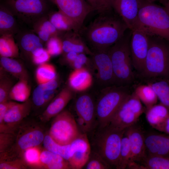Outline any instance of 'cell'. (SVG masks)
<instances>
[{
  "label": "cell",
  "instance_id": "obj_1",
  "mask_svg": "<svg viewBox=\"0 0 169 169\" xmlns=\"http://www.w3.org/2000/svg\"><path fill=\"white\" fill-rule=\"evenodd\" d=\"M107 13L100 14L86 29L85 39L92 51L108 50L128 29L119 16L107 15Z\"/></svg>",
  "mask_w": 169,
  "mask_h": 169
},
{
  "label": "cell",
  "instance_id": "obj_2",
  "mask_svg": "<svg viewBox=\"0 0 169 169\" xmlns=\"http://www.w3.org/2000/svg\"><path fill=\"white\" fill-rule=\"evenodd\" d=\"M125 131L110 125H96L87 134L91 150L99 155L110 168L117 169Z\"/></svg>",
  "mask_w": 169,
  "mask_h": 169
},
{
  "label": "cell",
  "instance_id": "obj_3",
  "mask_svg": "<svg viewBox=\"0 0 169 169\" xmlns=\"http://www.w3.org/2000/svg\"><path fill=\"white\" fill-rule=\"evenodd\" d=\"M138 21V29L169 42V15L164 7L153 2L140 1Z\"/></svg>",
  "mask_w": 169,
  "mask_h": 169
},
{
  "label": "cell",
  "instance_id": "obj_4",
  "mask_svg": "<svg viewBox=\"0 0 169 169\" xmlns=\"http://www.w3.org/2000/svg\"><path fill=\"white\" fill-rule=\"evenodd\" d=\"M131 34V31L126 32L108 50L116 85L129 86L135 79L130 47Z\"/></svg>",
  "mask_w": 169,
  "mask_h": 169
},
{
  "label": "cell",
  "instance_id": "obj_5",
  "mask_svg": "<svg viewBox=\"0 0 169 169\" xmlns=\"http://www.w3.org/2000/svg\"><path fill=\"white\" fill-rule=\"evenodd\" d=\"M147 79L169 78V42L161 38L149 35V47L143 70Z\"/></svg>",
  "mask_w": 169,
  "mask_h": 169
},
{
  "label": "cell",
  "instance_id": "obj_6",
  "mask_svg": "<svg viewBox=\"0 0 169 169\" xmlns=\"http://www.w3.org/2000/svg\"><path fill=\"white\" fill-rule=\"evenodd\" d=\"M129 86L114 85L104 88L96 101V125H109L120 105L131 93Z\"/></svg>",
  "mask_w": 169,
  "mask_h": 169
},
{
  "label": "cell",
  "instance_id": "obj_7",
  "mask_svg": "<svg viewBox=\"0 0 169 169\" xmlns=\"http://www.w3.org/2000/svg\"><path fill=\"white\" fill-rule=\"evenodd\" d=\"M54 118L49 135L59 144H70L81 132L75 118L69 111L64 110Z\"/></svg>",
  "mask_w": 169,
  "mask_h": 169
},
{
  "label": "cell",
  "instance_id": "obj_8",
  "mask_svg": "<svg viewBox=\"0 0 169 169\" xmlns=\"http://www.w3.org/2000/svg\"><path fill=\"white\" fill-rule=\"evenodd\" d=\"M146 109L133 92L122 103L109 125L119 130H125L136 123Z\"/></svg>",
  "mask_w": 169,
  "mask_h": 169
},
{
  "label": "cell",
  "instance_id": "obj_9",
  "mask_svg": "<svg viewBox=\"0 0 169 169\" xmlns=\"http://www.w3.org/2000/svg\"><path fill=\"white\" fill-rule=\"evenodd\" d=\"M4 5L14 15L34 24L44 17L48 9L46 0H5Z\"/></svg>",
  "mask_w": 169,
  "mask_h": 169
},
{
  "label": "cell",
  "instance_id": "obj_10",
  "mask_svg": "<svg viewBox=\"0 0 169 169\" xmlns=\"http://www.w3.org/2000/svg\"><path fill=\"white\" fill-rule=\"evenodd\" d=\"M20 128L13 145L7 151L2 153L4 156L22 159L23 154L26 150L39 146L43 143L45 136L39 127L31 125Z\"/></svg>",
  "mask_w": 169,
  "mask_h": 169
},
{
  "label": "cell",
  "instance_id": "obj_11",
  "mask_svg": "<svg viewBox=\"0 0 169 169\" xmlns=\"http://www.w3.org/2000/svg\"><path fill=\"white\" fill-rule=\"evenodd\" d=\"M73 23L79 33L87 16L93 10L85 0H51Z\"/></svg>",
  "mask_w": 169,
  "mask_h": 169
},
{
  "label": "cell",
  "instance_id": "obj_12",
  "mask_svg": "<svg viewBox=\"0 0 169 169\" xmlns=\"http://www.w3.org/2000/svg\"><path fill=\"white\" fill-rule=\"evenodd\" d=\"M92 52L90 58L94 68L97 71L98 83L103 88L115 85L113 66L108 50Z\"/></svg>",
  "mask_w": 169,
  "mask_h": 169
},
{
  "label": "cell",
  "instance_id": "obj_13",
  "mask_svg": "<svg viewBox=\"0 0 169 169\" xmlns=\"http://www.w3.org/2000/svg\"><path fill=\"white\" fill-rule=\"evenodd\" d=\"M130 47L133 66L141 73L148 50L149 35L141 29L131 31Z\"/></svg>",
  "mask_w": 169,
  "mask_h": 169
},
{
  "label": "cell",
  "instance_id": "obj_14",
  "mask_svg": "<svg viewBox=\"0 0 169 169\" xmlns=\"http://www.w3.org/2000/svg\"><path fill=\"white\" fill-rule=\"evenodd\" d=\"M113 8L126 25L132 31L139 28L138 13L140 0H110Z\"/></svg>",
  "mask_w": 169,
  "mask_h": 169
},
{
  "label": "cell",
  "instance_id": "obj_15",
  "mask_svg": "<svg viewBox=\"0 0 169 169\" xmlns=\"http://www.w3.org/2000/svg\"><path fill=\"white\" fill-rule=\"evenodd\" d=\"M70 145V157L68 161L71 169L82 168L88 161L91 151L87 134L81 132Z\"/></svg>",
  "mask_w": 169,
  "mask_h": 169
},
{
  "label": "cell",
  "instance_id": "obj_16",
  "mask_svg": "<svg viewBox=\"0 0 169 169\" xmlns=\"http://www.w3.org/2000/svg\"><path fill=\"white\" fill-rule=\"evenodd\" d=\"M124 135L128 138L131 147V158L129 163L140 162L147 154L145 134L136 123L126 128Z\"/></svg>",
  "mask_w": 169,
  "mask_h": 169
},
{
  "label": "cell",
  "instance_id": "obj_17",
  "mask_svg": "<svg viewBox=\"0 0 169 169\" xmlns=\"http://www.w3.org/2000/svg\"><path fill=\"white\" fill-rule=\"evenodd\" d=\"M95 105L96 101L87 94L80 95L75 101V111L77 115L85 121L88 129V134L96 125Z\"/></svg>",
  "mask_w": 169,
  "mask_h": 169
},
{
  "label": "cell",
  "instance_id": "obj_18",
  "mask_svg": "<svg viewBox=\"0 0 169 169\" xmlns=\"http://www.w3.org/2000/svg\"><path fill=\"white\" fill-rule=\"evenodd\" d=\"M31 108L30 101L15 103L6 112L4 118L3 133L14 134V131L22 121L30 112Z\"/></svg>",
  "mask_w": 169,
  "mask_h": 169
},
{
  "label": "cell",
  "instance_id": "obj_19",
  "mask_svg": "<svg viewBox=\"0 0 169 169\" xmlns=\"http://www.w3.org/2000/svg\"><path fill=\"white\" fill-rule=\"evenodd\" d=\"M74 92L68 86L63 88L50 102L40 116V120L48 121L63 110L73 98Z\"/></svg>",
  "mask_w": 169,
  "mask_h": 169
},
{
  "label": "cell",
  "instance_id": "obj_20",
  "mask_svg": "<svg viewBox=\"0 0 169 169\" xmlns=\"http://www.w3.org/2000/svg\"><path fill=\"white\" fill-rule=\"evenodd\" d=\"M145 136L147 154L169 158V134L150 132Z\"/></svg>",
  "mask_w": 169,
  "mask_h": 169
},
{
  "label": "cell",
  "instance_id": "obj_21",
  "mask_svg": "<svg viewBox=\"0 0 169 169\" xmlns=\"http://www.w3.org/2000/svg\"><path fill=\"white\" fill-rule=\"evenodd\" d=\"M60 37L62 41L63 52H73L91 55L93 52L87 45L79 33L73 31L66 32Z\"/></svg>",
  "mask_w": 169,
  "mask_h": 169
},
{
  "label": "cell",
  "instance_id": "obj_22",
  "mask_svg": "<svg viewBox=\"0 0 169 169\" xmlns=\"http://www.w3.org/2000/svg\"><path fill=\"white\" fill-rule=\"evenodd\" d=\"M93 81L92 76L89 70L85 68L75 69L69 75L68 86L74 92H82L91 86Z\"/></svg>",
  "mask_w": 169,
  "mask_h": 169
},
{
  "label": "cell",
  "instance_id": "obj_23",
  "mask_svg": "<svg viewBox=\"0 0 169 169\" xmlns=\"http://www.w3.org/2000/svg\"><path fill=\"white\" fill-rule=\"evenodd\" d=\"M40 159L42 168L71 169L68 161L59 155L45 149L42 150Z\"/></svg>",
  "mask_w": 169,
  "mask_h": 169
},
{
  "label": "cell",
  "instance_id": "obj_24",
  "mask_svg": "<svg viewBox=\"0 0 169 169\" xmlns=\"http://www.w3.org/2000/svg\"><path fill=\"white\" fill-rule=\"evenodd\" d=\"M131 168L133 169H169V158L147 154L140 162L132 163Z\"/></svg>",
  "mask_w": 169,
  "mask_h": 169
},
{
  "label": "cell",
  "instance_id": "obj_25",
  "mask_svg": "<svg viewBox=\"0 0 169 169\" xmlns=\"http://www.w3.org/2000/svg\"><path fill=\"white\" fill-rule=\"evenodd\" d=\"M146 120L153 128L162 123L169 116V108L160 103L146 109Z\"/></svg>",
  "mask_w": 169,
  "mask_h": 169
},
{
  "label": "cell",
  "instance_id": "obj_26",
  "mask_svg": "<svg viewBox=\"0 0 169 169\" xmlns=\"http://www.w3.org/2000/svg\"><path fill=\"white\" fill-rule=\"evenodd\" d=\"M147 79V84L153 89L160 103L169 108V78L156 77Z\"/></svg>",
  "mask_w": 169,
  "mask_h": 169
},
{
  "label": "cell",
  "instance_id": "obj_27",
  "mask_svg": "<svg viewBox=\"0 0 169 169\" xmlns=\"http://www.w3.org/2000/svg\"><path fill=\"white\" fill-rule=\"evenodd\" d=\"M0 55L1 57L12 58H16L19 56V48L13 34L1 35L0 38Z\"/></svg>",
  "mask_w": 169,
  "mask_h": 169
},
{
  "label": "cell",
  "instance_id": "obj_28",
  "mask_svg": "<svg viewBox=\"0 0 169 169\" xmlns=\"http://www.w3.org/2000/svg\"><path fill=\"white\" fill-rule=\"evenodd\" d=\"M28 79H22L12 87L9 95V98L20 102H23L29 100L31 88Z\"/></svg>",
  "mask_w": 169,
  "mask_h": 169
},
{
  "label": "cell",
  "instance_id": "obj_29",
  "mask_svg": "<svg viewBox=\"0 0 169 169\" xmlns=\"http://www.w3.org/2000/svg\"><path fill=\"white\" fill-rule=\"evenodd\" d=\"M16 28V21L13 13L4 5L0 9V31L1 34H13Z\"/></svg>",
  "mask_w": 169,
  "mask_h": 169
},
{
  "label": "cell",
  "instance_id": "obj_30",
  "mask_svg": "<svg viewBox=\"0 0 169 169\" xmlns=\"http://www.w3.org/2000/svg\"><path fill=\"white\" fill-rule=\"evenodd\" d=\"M34 24L38 36L42 41L47 42L51 37L59 36L63 33L58 31L49 20L45 19L44 17Z\"/></svg>",
  "mask_w": 169,
  "mask_h": 169
},
{
  "label": "cell",
  "instance_id": "obj_31",
  "mask_svg": "<svg viewBox=\"0 0 169 169\" xmlns=\"http://www.w3.org/2000/svg\"><path fill=\"white\" fill-rule=\"evenodd\" d=\"M134 93L145 106L146 109L156 104L158 100L156 95L149 84H141L136 88Z\"/></svg>",
  "mask_w": 169,
  "mask_h": 169
},
{
  "label": "cell",
  "instance_id": "obj_32",
  "mask_svg": "<svg viewBox=\"0 0 169 169\" xmlns=\"http://www.w3.org/2000/svg\"><path fill=\"white\" fill-rule=\"evenodd\" d=\"M1 65L2 68L19 79H28L26 70L18 61L10 58L1 57Z\"/></svg>",
  "mask_w": 169,
  "mask_h": 169
},
{
  "label": "cell",
  "instance_id": "obj_33",
  "mask_svg": "<svg viewBox=\"0 0 169 169\" xmlns=\"http://www.w3.org/2000/svg\"><path fill=\"white\" fill-rule=\"evenodd\" d=\"M51 13L49 20L58 31L62 32L71 31L76 32L73 23L65 15L59 10Z\"/></svg>",
  "mask_w": 169,
  "mask_h": 169
},
{
  "label": "cell",
  "instance_id": "obj_34",
  "mask_svg": "<svg viewBox=\"0 0 169 169\" xmlns=\"http://www.w3.org/2000/svg\"><path fill=\"white\" fill-rule=\"evenodd\" d=\"M43 144L44 149L55 153L68 161L70 157V144L61 145L56 142L49 135L45 136Z\"/></svg>",
  "mask_w": 169,
  "mask_h": 169
},
{
  "label": "cell",
  "instance_id": "obj_35",
  "mask_svg": "<svg viewBox=\"0 0 169 169\" xmlns=\"http://www.w3.org/2000/svg\"><path fill=\"white\" fill-rule=\"evenodd\" d=\"M56 71L54 65L45 63L38 65L35 72V78L38 84H44L56 79Z\"/></svg>",
  "mask_w": 169,
  "mask_h": 169
},
{
  "label": "cell",
  "instance_id": "obj_36",
  "mask_svg": "<svg viewBox=\"0 0 169 169\" xmlns=\"http://www.w3.org/2000/svg\"><path fill=\"white\" fill-rule=\"evenodd\" d=\"M41 151L39 146L29 148L23 152L22 158L28 167L42 168L40 159Z\"/></svg>",
  "mask_w": 169,
  "mask_h": 169
},
{
  "label": "cell",
  "instance_id": "obj_37",
  "mask_svg": "<svg viewBox=\"0 0 169 169\" xmlns=\"http://www.w3.org/2000/svg\"><path fill=\"white\" fill-rule=\"evenodd\" d=\"M41 41L38 35L28 32L22 35L20 39V43L24 51L31 54L35 50L43 47Z\"/></svg>",
  "mask_w": 169,
  "mask_h": 169
},
{
  "label": "cell",
  "instance_id": "obj_38",
  "mask_svg": "<svg viewBox=\"0 0 169 169\" xmlns=\"http://www.w3.org/2000/svg\"><path fill=\"white\" fill-rule=\"evenodd\" d=\"M131 151L129 141L124 135L122 137L120 151L119 159L117 169H125L131 161Z\"/></svg>",
  "mask_w": 169,
  "mask_h": 169
},
{
  "label": "cell",
  "instance_id": "obj_39",
  "mask_svg": "<svg viewBox=\"0 0 169 169\" xmlns=\"http://www.w3.org/2000/svg\"><path fill=\"white\" fill-rule=\"evenodd\" d=\"M83 168L86 169H110L99 155L91 150L88 160Z\"/></svg>",
  "mask_w": 169,
  "mask_h": 169
},
{
  "label": "cell",
  "instance_id": "obj_40",
  "mask_svg": "<svg viewBox=\"0 0 169 169\" xmlns=\"http://www.w3.org/2000/svg\"><path fill=\"white\" fill-rule=\"evenodd\" d=\"M51 56H55L63 52L62 39L59 36L51 37L47 42L46 49Z\"/></svg>",
  "mask_w": 169,
  "mask_h": 169
},
{
  "label": "cell",
  "instance_id": "obj_41",
  "mask_svg": "<svg viewBox=\"0 0 169 169\" xmlns=\"http://www.w3.org/2000/svg\"><path fill=\"white\" fill-rule=\"evenodd\" d=\"M28 167L20 158L0 160V169H25Z\"/></svg>",
  "mask_w": 169,
  "mask_h": 169
},
{
  "label": "cell",
  "instance_id": "obj_42",
  "mask_svg": "<svg viewBox=\"0 0 169 169\" xmlns=\"http://www.w3.org/2000/svg\"><path fill=\"white\" fill-rule=\"evenodd\" d=\"M0 103L8 101L9 95L13 86V83L8 78L4 77L0 74Z\"/></svg>",
  "mask_w": 169,
  "mask_h": 169
},
{
  "label": "cell",
  "instance_id": "obj_43",
  "mask_svg": "<svg viewBox=\"0 0 169 169\" xmlns=\"http://www.w3.org/2000/svg\"><path fill=\"white\" fill-rule=\"evenodd\" d=\"M70 65L74 69L85 68L90 71L91 68H94L90 58L84 53L78 54L76 59Z\"/></svg>",
  "mask_w": 169,
  "mask_h": 169
},
{
  "label": "cell",
  "instance_id": "obj_44",
  "mask_svg": "<svg viewBox=\"0 0 169 169\" xmlns=\"http://www.w3.org/2000/svg\"><path fill=\"white\" fill-rule=\"evenodd\" d=\"M93 11L102 14L107 12L112 8L110 0H85Z\"/></svg>",
  "mask_w": 169,
  "mask_h": 169
},
{
  "label": "cell",
  "instance_id": "obj_45",
  "mask_svg": "<svg viewBox=\"0 0 169 169\" xmlns=\"http://www.w3.org/2000/svg\"><path fill=\"white\" fill-rule=\"evenodd\" d=\"M31 54L33 62L38 65L47 63L51 57L47 49L43 47L35 50Z\"/></svg>",
  "mask_w": 169,
  "mask_h": 169
},
{
  "label": "cell",
  "instance_id": "obj_46",
  "mask_svg": "<svg viewBox=\"0 0 169 169\" xmlns=\"http://www.w3.org/2000/svg\"><path fill=\"white\" fill-rule=\"evenodd\" d=\"M16 136L10 133H0V153L7 151L13 145Z\"/></svg>",
  "mask_w": 169,
  "mask_h": 169
},
{
  "label": "cell",
  "instance_id": "obj_47",
  "mask_svg": "<svg viewBox=\"0 0 169 169\" xmlns=\"http://www.w3.org/2000/svg\"><path fill=\"white\" fill-rule=\"evenodd\" d=\"M44 90L40 84L35 89L33 93V101L37 106L40 107L45 105L44 94Z\"/></svg>",
  "mask_w": 169,
  "mask_h": 169
},
{
  "label": "cell",
  "instance_id": "obj_48",
  "mask_svg": "<svg viewBox=\"0 0 169 169\" xmlns=\"http://www.w3.org/2000/svg\"><path fill=\"white\" fill-rule=\"evenodd\" d=\"M15 102L8 101L0 103V126L4 125V118L6 112Z\"/></svg>",
  "mask_w": 169,
  "mask_h": 169
},
{
  "label": "cell",
  "instance_id": "obj_49",
  "mask_svg": "<svg viewBox=\"0 0 169 169\" xmlns=\"http://www.w3.org/2000/svg\"><path fill=\"white\" fill-rule=\"evenodd\" d=\"M154 129L161 132L169 134V116L165 121Z\"/></svg>",
  "mask_w": 169,
  "mask_h": 169
},
{
  "label": "cell",
  "instance_id": "obj_50",
  "mask_svg": "<svg viewBox=\"0 0 169 169\" xmlns=\"http://www.w3.org/2000/svg\"><path fill=\"white\" fill-rule=\"evenodd\" d=\"M78 54L73 52L64 53L63 59L67 63L71 65L76 59Z\"/></svg>",
  "mask_w": 169,
  "mask_h": 169
},
{
  "label": "cell",
  "instance_id": "obj_51",
  "mask_svg": "<svg viewBox=\"0 0 169 169\" xmlns=\"http://www.w3.org/2000/svg\"><path fill=\"white\" fill-rule=\"evenodd\" d=\"M54 90H47L44 91V100L45 105L51 102L54 98L55 94Z\"/></svg>",
  "mask_w": 169,
  "mask_h": 169
},
{
  "label": "cell",
  "instance_id": "obj_52",
  "mask_svg": "<svg viewBox=\"0 0 169 169\" xmlns=\"http://www.w3.org/2000/svg\"><path fill=\"white\" fill-rule=\"evenodd\" d=\"M169 15V0H168L166 4L164 6Z\"/></svg>",
  "mask_w": 169,
  "mask_h": 169
},
{
  "label": "cell",
  "instance_id": "obj_53",
  "mask_svg": "<svg viewBox=\"0 0 169 169\" xmlns=\"http://www.w3.org/2000/svg\"><path fill=\"white\" fill-rule=\"evenodd\" d=\"M154 1H157L162 4L164 6L165 5L168 0H154Z\"/></svg>",
  "mask_w": 169,
  "mask_h": 169
},
{
  "label": "cell",
  "instance_id": "obj_54",
  "mask_svg": "<svg viewBox=\"0 0 169 169\" xmlns=\"http://www.w3.org/2000/svg\"><path fill=\"white\" fill-rule=\"evenodd\" d=\"M140 0L145 1H149V2H154V0Z\"/></svg>",
  "mask_w": 169,
  "mask_h": 169
}]
</instances>
